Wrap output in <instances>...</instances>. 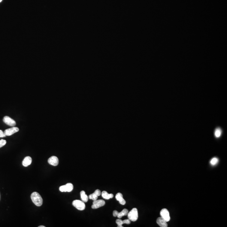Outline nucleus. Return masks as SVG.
Wrapping results in <instances>:
<instances>
[{
    "instance_id": "nucleus-10",
    "label": "nucleus",
    "mask_w": 227,
    "mask_h": 227,
    "mask_svg": "<svg viewBox=\"0 0 227 227\" xmlns=\"http://www.w3.org/2000/svg\"><path fill=\"white\" fill-rule=\"evenodd\" d=\"M101 191L100 190L97 189L95 191V192L91 194L89 196V199L94 201L98 199V197L100 196L101 195Z\"/></svg>"
},
{
    "instance_id": "nucleus-24",
    "label": "nucleus",
    "mask_w": 227,
    "mask_h": 227,
    "mask_svg": "<svg viewBox=\"0 0 227 227\" xmlns=\"http://www.w3.org/2000/svg\"><path fill=\"white\" fill-rule=\"evenodd\" d=\"M2 1V0H0V2H1Z\"/></svg>"
},
{
    "instance_id": "nucleus-18",
    "label": "nucleus",
    "mask_w": 227,
    "mask_h": 227,
    "mask_svg": "<svg viewBox=\"0 0 227 227\" xmlns=\"http://www.w3.org/2000/svg\"><path fill=\"white\" fill-rule=\"evenodd\" d=\"M222 134V130L220 128L216 129L214 132V135L216 138H219Z\"/></svg>"
},
{
    "instance_id": "nucleus-20",
    "label": "nucleus",
    "mask_w": 227,
    "mask_h": 227,
    "mask_svg": "<svg viewBox=\"0 0 227 227\" xmlns=\"http://www.w3.org/2000/svg\"><path fill=\"white\" fill-rule=\"evenodd\" d=\"M6 144V140H3V139L0 140V148L4 146Z\"/></svg>"
},
{
    "instance_id": "nucleus-8",
    "label": "nucleus",
    "mask_w": 227,
    "mask_h": 227,
    "mask_svg": "<svg viewBox=\"0 0 227 227\" xmlns=\"http://www.w3.org/2000/svg\"><path fill=\"white\" fill-rule=\"evenodd\" d=\"M19 131V129L17 127H12L11 128L5 130L4 133L6 136H11L14 133H17Z\"/></svg>"
},
{
    "instance_id": "nucleus-4",
    "label": "nucleus",
    "mask_w": 227,
    "mask_h": 227,
    "mask_svg": "<svg viewBox=\"0 0 227 227\" xmlns=\"http://www.w3.org/2000/svg\"><path fill=\"white\" fill-rule=\"evenodd\" d=\"M73 189V185L71 183H68L66 185L59 187V190L62 192H71Z\"/></svg>"
},
{
    "instance_id": "nucleus-7",
    "label": "nucleus",
    "mask_w": 227,
    "mask_h": 227,
    "mask_svg": "<svg viewBox=\"0 0 227 227\" xmlns=\"http://www.w3.org/2000/svg\"><path fill=\"white\" fill-rule=\"evenodd\" d=\"M105 205V202L104 201L100 199V200H96L94 201L93 202V204L91 206L92 209H96L102 207Z\"/></svg>"
},
{
    "instance_id": "nucleus-5",
    "label": "nucleus",
    "mask_w": 227,
    "mask_h": 227,
    "mask_svg": "<svg viewBox=\"0 0 227 227\" xmlns=\"http://www.w3.org/2000/svg\"><path fill=\"white\" fill-rule=\"evenodd\" d=\"M160 214L161 217H162V218L164 219V220L166 222H168L170 220V215H169V212L168 210L167 209H162L161 210Z\"/></svg>"
},
{
    "instance_id": "nucleus-23",
    "label": "nucleus",
    "mask_w": 227,
    "mask_h": 227,
    "mask_svg": "<svg viewBox=\"0 0 227 227\" xmlns=\"http://www.w3.org/2000/svg\"><path fill=\"white\" fill-rule=\"evenodd\" d=\"M39 227H45V226H39Z\"/></svg>"
},
{
    "instance_id": "nucleus-19",
    "label": "nucleus",
    "mask_w": 227,
    "mask_h": 227,
    "mask_svg": "<svg viewBox=\"0 0 227 227\" xmlns=\"http://www.w3.org/2000/svg\"><path fill=\"white\" fill-rule=\"evenodd\" d=\"M219 160L216 157H214L212 159V160L210 161V164H211L212 165H215L217 164Z\"/></svg>"
},
{
    "instance_id": "nucleus-21",
    "label": "nucleus",
    "mask_w": 227,
    "mask_h": 227,
    "mask_svg": "<svg viewBox=\"0 0 227 227\" xmlns=\"http://www.w3.org/2000/svg\"><path fill=\"white\" fill-rule=\"evenodd\" d=\"M6 135H5L4 132H3L1 130H0V138L6 137Z\"/></svg>"
},
{
    "instance_id": "nucleus-6",
    "label": "nucleus",
    "mask_w": 227,
    "mask_h": 227,
    "mask_svg": "<svg viewBox=\"0 0 227 227\" xmlns=\"http://www.w3.org/2000/svg\"><path fill=\"white\" fill-rule=\"evenodd\" d=\"M3 122L6 124L11 127H14L16 125L15 121L9 116H5L3 118Z\"/></svg>"
},
{
    "instance_id": "nucleus-11",
    "label": "nucleus",
    "mask_w": 227,
    "mask_h": 227,
    "mask_svg": "<svg viewBox=\"0 0 227 227\" xmlns=\"http://www.w3.org/2000/svg\"><path fill=\"white\" fill-rule=\"evenodd\" d=\"M157 224L161 227H167L168 226L167 222L162 217H158L157 220Z\"/></svg>"
},
{
    "instance_id": "nucleus-25",
    "label": "nucleus",
    "mask_w": 227,
    "mask_h": 227,
    "mask_svg": "<svg viewBox=\"0 0 227 227\" xmlns=\"http://www.w3.org/2000/svg\"></svg>"
},
{
    "instance_id": "nucleus-14",
    "label": "nucleus",
    "mask_w": 227,
    "mask_h": 227,
    "mask_svg": "<svg viewBox=\"0 0 227 227\" xmlns=\"http://www.w3.org/2000/svg\"><path fill=\"white\" fill-rule=\"evenodd\" d=\"M32 162V159L31 157H26L24 158L22 162V165L24 166H28L31 164Z\"/></svg>"
},
{
    "instance_id": "nucleus-17",
    "label": "nucleus",
    "mask_w": 227,
    "mask_h": 227,
    "mask_svg": "<svg viewBox=\"0 0 227 227\" xmlns=\"http://www.w3.org/2000/svg\"><path fill=\"white\" fill-rule=\"evenodd\" d=\"M81 196L82 201L84 202H87L88 200V197L87 195L85 194L84 190H82L81 192Z\"/></svg>"
},
{
    "instance_id": "nucleus-15",
    "label": "nucleus",
    "mask_w": 227,
    "mask_h": 227,
    "mask_svg": "<svg viewBox=\"0 0 227 227\" xmlns=\"http://www.w3.org/2000/svg\"><path fill=\"white\" fill-rule=\"evenodd\" d=\"M102 197L103 199H107V200L109 199H111L114 197L113 194L112 193L109 194L106 191H103V192H102Z\"/></svg>"
},
{
    "instance_id": "nucleus-1",
    "label": "nucleus",
    "mask_w": 227,
    "mask_h": 227,
    "mask_svg": "<svg viewBox=\"0 0 227 227\" xmlns=\"http://www.w3.org/2000/svg\"><path fill=\"white\" fill-rule=\"evenodd\" d=\"M31 199L33 203H34L36 206H40L42 205L43 202L42 198L38 192H33V193L31 194Z\"/></svg>"
},
{
    "instance_id": "nucleus-16",
    "label": "nucleus",
    "mask_w": 227,
    "mask_h": 227,
    "mask_svg": "<svg viewBox=\"0 0 227 227\" xmlns=\"http://www.w3.org/2000/svg\"><path fill=\"white\" fill-rule=\"evenodd\" d=\"M128 213V210L127 209H123L121 212H119L117 217L119 218H121L123 216H126Z\"/></svg>"
},
{
    "instance_id": "nucleus-3",
    "label": "nucleus",
    "mask_w": 227,
    "mask_h": 227,
    "mask_svg": "<svg viewBox=\"0 0 227 227\" xmlns=\"http://www.w3.org/2000/svg\"><path fill=\"white\" fill-rule=\"evenodd\" d=\"M72 205L78 210L83 211L85 208V205L84 202L79 200H75L72 202Z\"/></svg>"
},
{
    "instance_id": "nucleus-13",
    "label": "nucleus",
    "mask_w": 227,
    "mask_h": 227,
    "mask_svg": "<svg viewBox=\"0 0 227 227\" xmlns=\"http://www.w3.org/2000/svg\"><path fill=\"white\" fill-rule=\"evenodd\" d=\"M115 198H116V199L119 202L121 205H124L125 204V200H124V199H123V194L121 193H117L116 194Z\"/></svg>"
},
{
    "instance_id": "nucleus-9",
    "label": "nucleus",
    "mask_w": 227,
    "mask_h": 227,
    "mask_svg": "<svg viewBox=\"0 0 227 227\" xmlns=\"http://www.w3.org/2000/svg\"><path fill=\"white\" fill-rule=\"evenodd\" d=\"M59 159L56 156H52L48 160V163L50 165H53L54 166H57L59 164Z\"/></svg>"
},
{
    "instance_id": "nucleus-22",
    "label": "nucleus",
    "mask_w": 227,
    "mask_h": 227,
    "mask_svg": "<svg viewBox=\"0 0 227 227\" xmlns=\"http://www.w3.org/2000/svg\"><path fill=\"white\" fill-rule=\"evenodd\" d=\"M119 212L116 210H114L113 211V216L114 217H117V215H118V214Z\"/></svg>"
},
{
    "instance_id": "nucleus-12",
    "label": "nucleus",
    "mask_w": 227,
    "mask_h": 227,
    "mask_svg": "<svg viewBox=\"0 0 227 227\" xmlns=\"http://www.w3.org/2000/svg\"><path fill=\"white\" fill-rule=\"evenodd\" d=\"M116 223L118 225V227H123L122 225L123 224H130V220L129 219H126L124 220H122L120 219H117L116 221Z\"/></svg>"
},
{
    "instance_id": "nucleus-2",
    "label": "nucleus",
    "mask_w": 227,
    "mask_h": 227,
    "mask_svg": "<svg viewBox=\"0 0 227 227\" xmlns=\"http://www.w3.org/2000/svg\"><path fill=\"white\" fill-rule=\"evenodd\" d=\"M127 215L128 216V219L130 221H136L138 220V209L136 208H133L130 212H128Z\"/></svg>"
}]
</instances>
